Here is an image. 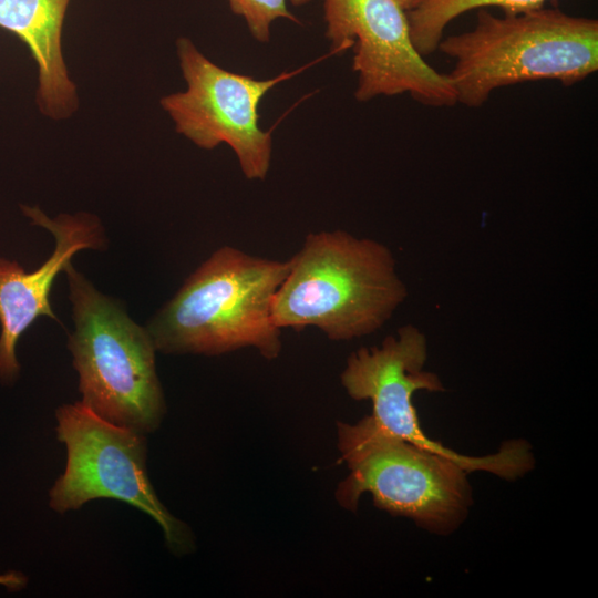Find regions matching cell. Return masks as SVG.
Wrapping results in <instances>:
<instances>
[{
  "instance_id": "cell-1",
  "label": "cell",
  "mask_w": 598,
  "mask_h": 598,
  "mask_svg": "<svg viewBox=\"0 0 598 598\" xmlns=\"http://www.w3.org/2000/svg\"><path fill=\"white\" fill-rule=\"evenodd\" d=\"M272 302L280 329L315 327L329 339L351 340L381 329L408 289L392 251L344 230L311 233L289 260Z\"/></svg>"
},
{
  "instance_id": "cell-2",
  "label": "cell",
  "mask_w": 598,
  "mask_h": 598,
  "mask_svg": "<svg viewBox=\"0 0 598 598\" xmlns=\"http://www.w3.org/2000/svg\"><path fill=\"white\" fill-rule=\"evenodd\" d=\"M289 261L266 259L224 246L204 261L146 327L164 353L215 355L255 348L267 358L281 352L272 318L275 295Z\"/></svg>"
},
{
  "instance_id": "cell-3",
  "label": "cell",
  "mask_w": 598,
  "mask_h": 598,
  "mask_svg": "<svg viewBox=\"0 0 598 598\" xmlns=\"http://www.w3.org/2000/svg\"><path fill=\"white\" fill-rule=\"evenodd\" d=\"M437 49L455 61L447 74L456 102L478 107L499 87L538 80L565 86L598 70V21L559 9L496 17L484 9L467 32L442 39Z\"/></svg>"
},
{
  "instance_id": "cell-4",
  "label": "cell",
  "mask_w": 598,
  "mask_h": 598,
  "mask_svg": "<svg viewBox=\"0 0 598 598\" xmlns=\"http://www.w3.org/2000/svg\"><path fill=\"white\" fill-rule=\"evenodd\" d=\"M73 306L69 339L83 403L102 419L142 434L165 414L155 367V344L117 302L100 293L69 262L64 269Z\"/></svg>"
},
{
  "instance_id": "cell-5",
  "label": "cell",
  "mask_w": 598,
  "mask_h": 598,
  "mask_svg": "<svg viewBox=\"0 0 598 598\" xmlns=\"http://www.w3.org/2000/svg\"><path fill=\"white\" fill-rule=\"evenodd\" d=\"M338 446L350 468L336 494L341 506L355 509L360 496L370 493L378 507L440 535L466 518L471 486L455 460L395 437L369 416L339 424Z\"/></svg>"
},
{
  "instance_id": "cell-6",
  "label": "cell",
  "mask_w": 598,
  "mask_h": 598,
  "mask_svg": "<svg viewBox=\"0 0 598 598\" xmlns=\"http://www.w3.org/2000/svg\"><path fill=\"white\" fill-rule=\"evenodd\" d=\"M55 419L66 464L49 491L50 508L63 514L97 498L121 501L151 516L172 550L192 547L187 527L161 503L150 481L144 434L102 419L81 402L58 408Z\"/></svg>"
},
{
  "instance_id": "cell-7",
  "label": "cell",
  "mask_w": 598,
  "mask_h": 598,
  "mask_svg": "<svg viewBox=\"0 0 598 598\" xmlns=\"http://www.w3.org/2000/svg\"><path fill=\"white\" fill-rule=\"evenodd\" d=\"M427 359L425 334L413 324H404L386 337L381 346L361 348L347 360L341 383L354 400L372 402L371 421L384 432L461 463L467 472L485 471L505 480H515L533 468L530 447L511 441L487 456H467L443 446L422 431L412 403L414 392L443 391L440 378L424 370Z\"/></svg>"
},
{
  "instance_id": "cell-8",
  "label": "cell",
  "mask_w": 598,
  "mask_h": 598,
  "mask_svg": "<svg viewBox=\"0 0 598 598\" xmlns=\"http://www.w3.org/2000/svg\"><path fill=\"white\" fill-rule=\"evenodd\" d=\"M176 49L187 89L161 100L176 132L205 150L228 144L246 178L265 179L272 137L258 125V105L270 89L300 70L257 80L215 64L188 38H179Z\"/></svg>"
},
{
  "instance_id": "cell-9",
  "label": "cell",
  "mask_w": 598,
  "mask_h": 598,
  "mask_svg": "<svg viewBox=\"0 0 598 598\" xmlns=\"http://www.w3.org/2000/svg\"><path fill=\"white\" fill-rule=\"evenodd\" d=\"M322 2L331 52L353 49L359 102L408 93L426 106L456 103L447 74L427 64L413 45L406 11L396 0Z\"/></svg>"
},
{
  "instance_id": "cell-10",
  "label": "cell",
  "mask_w": 598,
  "mask_h": 598,
  "mask_svg": "<svg viewBox=\"0 0 598 598\" xmlns=\"http://www.w3.org/2000/svg\"><path fill=\"white\" fill-rule=\"evenodd\" d=\"M34 225L51 231L55 248L37 270L27 272L16 261L0 258V381H12L20 367L16 347L20 336L40 316L58 320L50 305V292L58 274L72 256L85 248H101L100 223L89 214L60 215L49 218L38 208L23 207Z\"/></svg>"
},
{
  "instance_id": "cell-11",
  "label": "cell",
  "mask_w": 598,
  "mask_h": 598,
  "mask_svg": "<svg viewBox=\"0 0 598 598\" xmlns=\"http://www.w3.org/2000/svg\"><path fill=\"white\" fill-rule=\"evenodd\" d=\"M70 0H0V28L29 48L38 66L37 103L45 116L69 118L79 104L62 54V27Z\"/></svg>"
},
{
  "instance_id": "cell-12",
  "label": "cell",
  "mask_w": 598,
  "mask_h": 598,
  "mask_svg": "<svg viewBox=\"0 0 598 598\" xmlns=\"http://www.w3.org/2000/svg\"><path fill=\"white\" fill-rule=\"evenodd\" d=\"M548 0H424L406 11L413 45L422 55L434 52L446 25L456 17L485 7H499L505 14L540 9Z\"/></svg>"
},
{
  "instance_id": "cell-13",
  "label": "cell",
  "mask_w": 598,
  "mask_h": 598,
  "mask_svg": "<svg viewBox=\"0 0 598 598\" xmlns=\"http://www.w3.org/2000/svg\"><path fill=\"white\" fill-rule=\"evenodd\" d=\"M230 10L241 17L251 33L259 42H268L270 27L279 18L300 23L288 9L287 3L303 6L311 0H226Z\"/></svg>"
},
{
  "instance_id": "cell-14",
  "label": "cell",
  "mask_w": 598,
  "mask_h": 598,
  "mask_svg": "<svg viewBox=\"0 0 598 598\" xmlns=\"http://www.w3.org/2000/svg\"><path fill=\"white\" fill-rule=\"evenodd\" d=\"M28 582L27 577L19 571H8L0 574V586H3L9 591H19L25 587Z\"/></svg>"
},
{
  "instance_id": "cell-15",
  "label": "cell",
  "mask_w": 598,
  "mask_h": 598,
  "mask_svg": "<svg viewBox=\"0 0 598 598\" xmlns=\"http://www.w3.org/2000/svg\"><path fill=\"white\" fill-rule=\"evenodd\" d=\"M396 1L405 11H410L419 7L424 0H396Z\"/></svg>"
}]
</instances>
